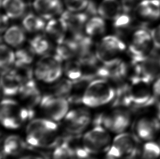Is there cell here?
Wrapping results in <instances>:
<instances>
[{
	"label": "cell",
	"mask_w": 160,
	"mask_h": 159,
	"mask_svg": "<svg viewBox=\"0 0 160 159\" xmlns=\"http://www.w3.org/2000/svg\"><path fill=\"white\" fill-rule=\"evenodd\" d=\"M60 132L56 122L47 118L33 119L28 123L25 141L38 148H50L59 144Z\"/></svg>",
	"instance_id": "1"
},
{
	"label": "cell",
	"mask_w": 160,
	"mask_h": 159,
	"mask_svg": "<svg viewBox=\"0 0 160 159\" xmlns=\"http://www.w3.org/2000/svg\"><path fill=\"white\" fill-rule=\"evenodd\" d=\"M32 111L20 102L6 98L2 100L0 108V120L6 129L16 130L25 124L31 117Z\"/></svg>",
	"instance_id": "2"
},
{
	"label": "cell",
	"mask_w": 160,
	"mask_h": 159,
	"mask_svg": "<svg viewBox=\"0 0 160 159\" xmlns=\"http://www.w3.org/2000/svg\"><path fill=\"white\" fill-rule=\"evenodd\" d=\"M116 96L114 88L106 80L101 79L89 83L82 94V101L88 108H100L110 103Z\"/></svg>",
	"instance_id": "3"
},
{
	"label": "cell",
	"mask_w": 160,
	"mask_h": 159,
	"mask_svg": "<svg viewBox=\"0 0 160 159\" xmlns=\"http://www.w3.org/2000/svg\"><path fill=\"white\" fill-rule=\"evenodd\" d=\"M81 142L85 151L95 155L107 153L112 140L110 132L102 125L97 124L84 133Z\"/></svg>",
	"instance_id": "4"
},
{
	"label": "cell",
	"mask_w": 160,
	"mask_h": 159,
	"mask_svg": "<svg viewBox=\"0 0 160 159\" xmlns=\"http://www.w3.org/2000/svg\"><path fill=\"white\" fill-rule=\"evenodd\" d=\"M138 138L126 132L118 134L112 140L107 153L109 159H132L137 155L139 146Z\"/></svg>",
	"instance_id": "5"
},
{
	"label": "cell",
	"mask_w": 160,
	"mask_h": 159,
	"mask_svg": "<svg viewBox=\"0 0 160 159\" xmlns=\"http://www.w3.org/2000/svg\"><path fill=\"white\" fill-rule=\"evenodd\" d=\"M100 123L110 132L119 134L125 132L132 122V115L124 106H119L108 111L102 115Z\"/></svg>",
	"instance_id": "6"
},
{
	"label": "cell",
	"mask_w": 160,
	"mask_h": 159,
	"mask_svg": "<svg viewBox=\"0 0 160 159\" xmlns=\"http://www.w3.org/2000/svg\"><path fill=\"white\" fill-rule=\"evenodd\" d=\"M39 106L46 118L55 122L63 120L69 111L67 98L55 94L42 97Z\"/></svg>",
	"instance_id": "7"
},
{
	"label": "cell",
	"mask_w": 160,
	"mask_h": 159,
	"mask_svg": "<svg viewBox=\"0 0 160 159\" xmlns=\"http://www.w3.org/2000/svg\"><path fill=\"white\" fill-rule=\"evenodd\" d=\"M63 121L65 130L72 135H78L86 130L91 121L89 110L84 108H77L69 110Z\"/></svg>",
	"instance_id": "8"
},
{
	"label": "cell",
	"mask_w": 160,
	"mask_h": 159,
	"mask_svg": "<svg viewBox=\"0 0 160 159\" xmlns=\"http://www.w3.org/2000/svg\"><path fill=\"white\" fill-rule=\"evenodd\" d=\"M135 135L144 142L154 141L160 131V122L154 117L145 115L137 120L134 124Z\"/></svg>",
	"instance_id": "9"
},
{
	"label": "cell",
	"mask_w": 160,
	"mask_h": 159,
	"mask_svg": "<svg viewBox=\"0 0 160 159\" xmlns=\"http://www.w3.org/2000/svg\"><path fill=\"white\" fill-rule=\"evenodd\" d=\"M126 49V45L121 39L114 36L104 37L96 48L98 60L103 63L114 59V56Z\"/></svg>",
	"instance_id": "10"
},
{
	"label": "cell",
	"mask_w": 160,
	"mask_h": 159,
	"mask_svg": "<svg viewBox=\"0 0 160 159\" xmlns=\"http://www.w3.org/2000/svg\"><path fill=\"white\" fill-rule=\"evenodd\" d=\"M19 95L20 103L31 111L37 105H39L43 97L33 79L22 84Z\"/></svg>",
	"instance_id": "11"
},
{
	"label": "cell",
	"mask_w": 160,
	"mask_h": 159,
	"mask_svg": "<svg viewBox=\"0 0 160 159\" xmlns=\"http://www.w3.org/2000/svg\"><path fill=\"white\" fill-rule=\"evenodd\" d=\"M127 72V65L121 60L115 58L103 63V66L98 69V76L102 79L110 78L119 81L125 77Z\"/></svg>",
	"instance_id": "12"
},
{
	"label": "cell",
	"mask_w": 160,
	"mask_h": 159,
	"mask_svg": "<svg viewBox=\"0 0 160 159\" xmlns=\"http://www.w3.org/2000/svg\"><path fill=\"white\" fill-rule=\"evenodd\" d=\"M33 6L35 11L46 19H50L62 13L61 0H35Z\"/></svg>",
	"instance_id": "13"
},
{
	"label": "cell",
	"mask_w": 160,
	"mask_h": 159,
	"mask_svg": "<svg viewBox=\"0 0 160 159\" xmlns=\"http://www.w3.org/2000/svg\"><path fill=\"white\" fill-rule=\"evenodd\" d=\"M22 81L15 75L13 70H5L1 75V89L7 98H11L19 94L22 87Z\"/></svg>",
	"instance_id": "14"
},
{
	"label": "cell",
	"mask_w": 160,
	"mask_h": 159,
	"mask_svg": "<svg viewBox=\"0 0 160 159\" xmlns=\"http://www.w3.org/2000/svg\"><path fill=\"white\" fill-rule=\"evenodd\" d=\"M61 18L65 22L67 29L74 34L79 33L88 22L86 13H74L67 11L62 13Z\"/></svg>",
	"instance_id": "15"
},
{
	"label": "cell",
	"mask_w": 160,
	"mask_h": 159,
	"mask_svg": "<svg viewBox=\"0 0 160 159\" xmlns=\"http://www.w3.org/2000/svg\"><path fill=\"white\" fill-rule=\"evenodd\" d=\"M26 142L19 136H8L4 140L2 147L3 152L4 155L9 157L19 155L26 148Z\"/></svg>",
	"instance_id": "16"
},
{
	"label": "cell",
	"mask_w": 160,
	"mask_h": 159,
	"mask_svg": "<svg viewBox=\"0 0 160 159\" xmlns=\"http://www.w3.org/2000/svg\"><path fill=\"white\" fill-rule=\"evenodd\" d=\"M122 6L118 0H103L98 8L102 18L115 20L121 15Z\"/></svg>",
	"instance_id": "17"
},
{
	"label": "cell",
	"mask_w": 160,
	"mask_h": 159,
	"mask_svg": "<svg viewBox=\"0 0 160 159\" xmlns=\"http://www.w3.org/2000/svg\"><path fill=\"white\" fill-rule=\"evenodd\" d=\"M67 30V27L61 17L51 20L46 26L47 35L58 44L65 39Z\"/></svg>",
	"instance_id": "18"
},
{
	"label": "cell",
	"mask_w": 160,
	"mask_h": 159,
	"mask_svg": "<svg viewBox=\"0 0 160 159\" xmlns=\"http://www.w3.org/2000/svg\"><path fill=\"white\" fill-rule=\"evenodd\" d=\"M56 55L61 60H69L78 54V46L74 39L63 40L58 44Z\"/></svg>",
	"instance_id": "19"
},
{
	"label": "cell",
	"mask_w": 160,
	"mask_h": 159,
	"mask_svg": "<svg viewBox=\"0 0 160 159\" xmlns=\"http://www.w3.org/2000/svg\"><path fill=\"white\" fill-rule=\"evenodd\" d=\"M1 4L9 18L17 19L23 15L26 5L23 0H2Z\"/></svg>",
	"instance_id": "20"
},
{
	"label": "cell",
	"mask_w": 160,
	"mask_h": 159,
	"mask_svg": "<svg viewBox=\"0 0 160 159\" xmlns=\"http://www.w3.org/2000/svg\"><path fill=\"white\" fill-rule=\"evenodd\" d=\"M58 60H62L56 55L54 56L48 55L42 58L37 63L35 68V76L37 79L44 81L49 69Z\"/></svg>",
	"instance_id": "21"
},
{
	"label": "cell",
	"mask_w": 160,
	"mask_h": 159,
	"mask_svg": "<svg viewBox=\"0 0 160 159\" xmlns=\"http://www.w3.org/2000/svg\"><path fill=\"white\" fill-rule=\"evenodd\" d=\"M137 155L139 159H160V144L154 141L144 142Z\"/></svg>",
	"instance_id": "22"
},
{
	"label": "cell",
	"mask_w": 160,
	"mask_h": 159,
	"mask_svg": "<svg viewBox=\"0 0 160 159\" xmlns=\"http://www.w3.org/2000/svg\"><path fill=\"white\" fill-rule=\"evenodd\" d=\"M4 39L8 44L13 47H19L25 41L24 31L18 26H11L4 33Z\"/></svg>",
	"instance_id": "23"
},
{
	"label": "cell",
	"mask_w": 160,
	"mask_h": 159,
	"mask_svg": "<svg viewBox=\"0 0 160 159\" xmlns=\"http://www.w3.org/2000/svg\"><path fill=\"white\" fill-rule=\"evenodd\" d=\"M105 31L106 24L102 17H94L89 19L85 25V31L90 36L96 37L102 35Z\"/></svg>",
	"instance_id": "24"
},
{
	"label": "cell",
	"mask_w": 160,
	"mask_h": 159,
	"mask_svg": "<svg viewBox=\"0 0 160 159\" xmlns=\"http://www.w3.org/2000/svg\"><path fill=\"white\" fill-rule=\"evenodd\" d=\"M22 25L27 31L31 33L39 32L45 27L43 20L32 13L28 14L24 17Z\"/></svg>",
	"instance_id": "25"
},
{
	"label": "cell",
	"mask_w": 160,
	"mask_h": 159,
	"mask_svg": "<svg viewBox=\"0 0 160 159\" xmlns=\"http://www.w3.org/2000/svg\"><path fill=\"white\" fill-rule=\"evenodd\" d=\"M52 159H77L75 151L68 142H64L55 147Z\"/></svg>",
	"instance_id": "26"
},
{
	"label": "cell",
	"mask_w": 160,
	"mask_h": 159,
	"mask_svg": "<svg viewBox=\"0 0 160 159\" xmlns=\"http://www.w3.org/2000/svg\"><path fill=\"white\" fill-rule=\"evenodd\" d=\"M64 72L69 79L78 80L83 75L82 65L79 60H69L65 65Z\"/></svg>",
	"instance_id": "27"
},
{
	"label": "cell",
	"mask_w": 160,
	"mask_h": 159,
	"mask_svg": "<svg viewBox=\"0 0 160 159\" xmlns=\"http://www.w3.org/2000/svg\"><path fill=\"white\" fill-rule=\"evenodd\" d=\"M15 62V54L6 45L2 44L0 50V65L2 70H9Z\"/></svg>",
	"instance_id": "28"
},
{
	"label": "cell",
	"mask_w": 160,
	"mask_h": 159,
	"mask_svg": "<svg viewBox=\"0 0 160 159\" xmlns=\"http://www.w3.org/2000/svg\"><path fill=\"white\" fill-rule=\"evenodd\" d=\"M31 47L36 54L42 55L49 51L50 44L48 39L43 36H37L30 41Z\"/></svg>",
	"instance_id": "29"
},
{
	"label": "cell",
	"mask_w": 160,
	"mask_h": 159,
	"mask_svg": "<svg viewBox=\"0 0 160 159\" xmlns=\"http://www.w3.org/2000/svg\"><path fill=\"white\" fill-rule=\"evenodd\" d=\"M35 54L31 46L20 49L15 52V65H30L33 60Z\"/></svg>",
	"instance_id": "30"
},
{
	"label": "cell",
	"mask_w": 160,
	"mask_h": 159,
	"mask_svg": "<svg viewBox=\"0 0 160 159\" xmlns=\"http://www.w3.org/2000/svg\"><path fill=\"white\" fill-rule=\"evenodd\" d=\"M152 40L151 35L147 31L144 29H140L134 33L132 45L138 47L149 48Z\"/></svg>",
	"instance_id": "31"
},
{
	"label": "cell",
	"mask_w": 160,
	"mask_h": 159,
	"mask_svg": "<svg viewBox=\"0 0 160 159\" xmlns=\"http://www.w3.org/2000/svg\"><path fill=\"white\" fill-rule=\"evenodd\" d=\"M73 88V82L68 79H63L55 87V94L61 97H68Z\"/></svg>",
	"instance_id": "32"
},
{
	"label": "cell",
	"mask_w": 160,
	"mask_h": 159,
	"mask_svg": "<svg viewBox=\"0 0 160 159\" xmlns=\"http://www.w3.org/2000/svg\"><path fill=\"white\" fill-rule=\"evenodd\" d=\"M61 61L58 60L54 64L48 71V74L44 80L46 83H52L56 81L60 78L62 73V68L61 66Z\"/></svg>",
	"instance_id": "33"
},
{
	"label": "cell",
	"mask_w": 160,
	"mask_h": 159,
	"mask_svg": "<svg viewBox=\"0 0 160 159\" xmlns=\"http://www.w3.org/2000/svg\"><path fill=\"white\" fill-rule=\"evenodd\" d=\"M64 2L68 11L78 12L87 9L90 1L89 0H64Z\"/></svg>",
	"instance_id": "34"
},
{
	"label": "cell",
	"mask_w": 160,
	"mask_h": 159,
	"mask_svg": "<svg viewBox=\"0 0 160 159\" xmlns=\"http://www.w3.org/2000/svg\"><path fill=\"white\" fill-rule=\"evenodd\" d=\"M149 9L150 19L157 20L160 17V1L159 0H146Z\"/></svg>",
	"instance_id": "35"
},
{
	"label": "cell",
	"mask_w": 160,
	"mask_h": 159,
	"mask_svg": "<svg viewBox=\"0 0 160 159\" xmlns=\"http://www.w3.org/2000/svg\"><path fill=\"white\" fill-rule=\"evenodd\" d=\"M131 22V19L126 13L121 14L114 20V26L118 29L126 28Z\"/></svg>",
	"instance_id": "36"
},
{
	"label": "cell",
	"mask_w": 160,
	"mask_h": 159,
	"mask_svg": "<svg viewBox=\"0 0 160 159\" xmlns=\"http://www.w3.org/2000/svg\"><path fill=\"white\" fill-rule=\"evenodd\" d=\"M137 13L139 16L143 18H149L150 19L149 9L146 0H143L140 2L137 6Z\"/></svg>",
	"instance_id": "37"
},
{
	"label": "cell",
	"mask_w": 160,
	"mask_h": 159,
	"mask_svg": "<svg viewBox=\"0 0 160 159\" xmlns=\"http://www.w3.org/2000/svg\"><path fill=\"white\" fill-rule=\"evenodd\" d=\"M150 35L154 46L157 49H160V25L153 29Z\"/></svg>",
	"instance_id": "38"
},
{
	"label": "cell",
	"mask_w": 160,
	"mask_h": 159,
	"mask_svg": "<svg viewBox=\"0 0 160 159\" xmlns=\"http://www.w3.org/2000/svg\"><path fill=\"white\" fill-rule=\"evenodd\" d=\"M152 91L155 99L160 101V78L154 83Z\"/></svg>",
	"instance_id": "39"
},
{
	"label": "cell",
	"mask_w": 160,
	"mask_h": 159,
	"mask_svg": "<svg viewBox=\"0 0 160 159\" xmlns=\"http://www.w3.org/2000/svg\"><path fill=\"white\" fill-rule=\"evenodd\" d=\"M9 18L7 15H2L1 17V32L6 31L9 25Z\"/></svg>",
	"instance_id": "40"
},
{
	"label": "cell",
	"mask_w": 160,
	"mask_h": 159,
	"mask_svg": "<svg viewBox=\"0 0 160 159\" xmlns=\"http://www.w3.org/2000/svg\"><path fill=\"white\" fill-rule=\"evenodd\" d=\"M19 159H42L41 157H35L32 155H29V156H25L24 157H22Z\"/></svg>",
	"instance_id": "41"
},
{
	"label": "cell",
	"mask_w": 160,
	"mask_h": 159,
	"mask_svg": "<svg viewBox=\"0 0 160 159\" xmlns=\"http://www.w3.org/2000/svg\"></svg>",
	"instance_id": "42"
},
{
	"label": "cell",
	"mask_w": 160,
	"mask_h": 159,
	"mask_svg": "<svg viewBox=\"0 0 160 159\" xmlns=\"http://www.w3.org/2000/svg\"><path fill=\"white\" fill-rule=\"evenodd\" d=\"M159 1H160V0H159Z\"/></svg>",
	"instance_id": "43"
}]
</instances>
